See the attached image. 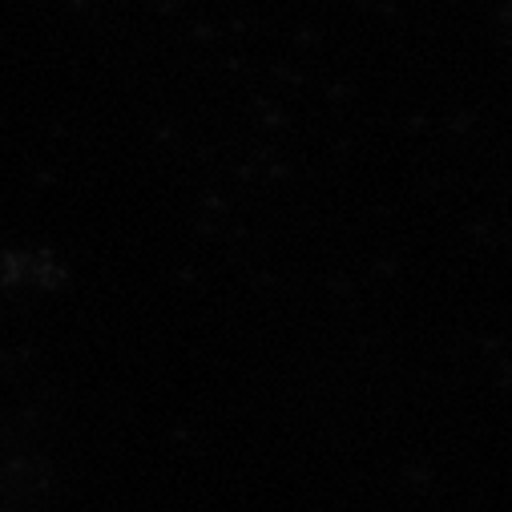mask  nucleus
Returning a JSON list of instances; mask_svg holds the SVG:
<instances>
[]
</instances>
